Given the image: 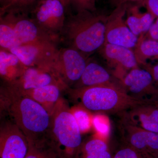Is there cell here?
I'll use <instances>...</instances> for the list:
<instances>
[{"label": "cell", "instance_id": "52a82bcc", "mask_svg": "<svg viewBox=\"0 0 158 158\" xmlns=\"http://www.w3.org/2000/svg\"><path fill=\"white\" fill-rule=\"evenodd\" d=\"M120 85L131 96L151 103L158 102V86L148 71L134 69L119 81Z\"/></svg>", "mask_w": 158, "mask_h": 158}, {"label": "cell", "instance_id": "5bb4252c", "mask_svg": "<svg viewBox=\"0 0 158 158\" xmlns=\"http://www.w3.org/2000/svg\"><path fill=\"white\" fill-rule=\"evenodd\" d=\"M99 51L108 64L115 69V75L120 80L125 75V72L139 68L131 49L105 42Z\"/></svg>", "mask_w": 158, "mask_h": 158}, {"label": "cell", "instance_id": "5b68a950", "mask_svg": "<svg viewBox=\"0 0 158 158\" xmlns=\"http://www.w3.org/2000/svg\"><path fill=\"white\" fill-rule=\"evenodd\" d=\"M67 0H40L31 11V17L46 32L57 40L65 22Z\"/></svg>", "mask_w": 158, "mask_h": 158}, {"label": "cell", "instance_id": "ba28073f", "mask_svg": "<svg viewBox=\"0 0 158 158\" xmlns=\"http://www.w3.org/2000/svg\"><path fill=\"white\" fill-rule=\"evenodd\" d=\"M2 15L11 23L22 44L58 41L37 24L27 14V11H9L0 16Z\"/></svg>", "mask_w": 158, "mask_h": 158}, {"label": "cell", "instance_id": "83f0119b", "mask_svg": "<svg viewBox=\"0 0 158 158\" xmlns=\"http://www.w3.org/2000/svg\"><path fill=\"white\" fill-rule=\"evenodd\" d=\"M110 150L85 152L79 150L75 158H113Z\"/></svg>", "mask_w": 158, "mask_h": 158}, {"label": "cell", "instance_id": "9c48e42d", "mask_svg": "<svg viewBox=\"0 0 158 158\" xmlns=\"http://www.w3.org/2000/svg\"><path fill=\"white\" fill-rule=\"evenodd\" d=\"M128 7V4L118 6L107 16L106 24L105 43L130 49L136 46L138 36L131 31L123 19L127 12Z\"/></svg>", "mask_w": 158, "mask_h": 158}, {"label": "cell", "instance_id": "1f68e13d", "mask_svg": "<svg viewBox=\"0 0 158 158\" xmlns=\"http://www.w3.org/2000/svg\"><path fill=\"white\" fill-rule=\"evenodd\" d=\"M141 0H110V2L115 7H117L118 6L123 5V4H128L131 2H136L138 4Z\"/></svg>", "mask_w": 158, "mask_h": 158}, {"label": "cell", "instance_id": "ffe728a7", "mask_svg": "<svg viewBox=\"0 0 158 158\" xmlns=\"http://www.w3.org/2000/svg\"><path fill=\"white\" fill-rule=\"evenodd\" d=\"M22 45L12 25L3 15L0 16V46L9 50Z\"/></svg>", "mask_w": 158, "mask_h": 158}, {"label": "cell", "instance_id": "44dd1931", "mask_svg": "<svg viewBox=\"0 0 158 158\" xmlns=\"http://www.w3.org/2000/svg\"><path fill=\"white\" fill-rule=\"evenodd\" d=\"M143 106L131 109L125 117L133 123L142 128L158 134V123L150 118L144 111Z\"/></svg>", "mask_w": 158, "mask_h": 158}, {"label": "cell", "instance_id": "cb8c5ba5", "mask_svg": "<svg viewBox=\"0 0 158 158\" xmlns=\"http://www.w3.org/2000/svg\"><path fill=\"white\" fill-rule=\"evenodd\" d=\"M77 123L81 133L87 132L92 126V118L86 110L81 108H77L72 110Z\"/></svg>", "mask_w": 158, "mask_h": 158}, {"label": "cell", "instance_id": "d6a6232c", "mask_svg": "<svg viewBox=\"0 0 158 158\" xmlns=\"http://www.w3.org/2000/svg\"><path fill=\"white\" fill-rule=\"evenodd\" d=\"M152 158H158V152L154 153L152 155Z\"/></svg>", "mask_w": 158, "mask_h": 158}, {"label": "cell", "instance_id": "d6986e66", "mask_svg": "<svg viewBox=\"0 0 158 158\" xmlns=\"http://www.w3.org/2000/svg\"><path fill=\"white\" fill-rule=\"evenodd\" d=\"M144 34L138 37L134 52L138 65H141L147 63V59H158V41L146 39Z\"/></svg>", "mask_w": 158, "mask_h": 158}, {"label": "cell", "instance_id": "f546056e", "mask_svg": "<svg viewBox=\"0 0 158 158\" xmlns=\"http://www.w3.org/2000/svg\"><path fill=\"white\" fill-rule=\"evenodd\" d=\"M144 36L146 39L158 41V18L152 24L148 31L144 34Z\"/></svg>", "mask_w": 158, "mask_h": 158}, {"label": "cell", "instance_id": "277c9868", "mask_svg": "<svg viewBox=\"0 0 158 158\" xmlns=\"http://www.w3.org/2000/svg\"><path fill=\"white\" fill-rule=\"evenodd\" d=\"M81 132L71 110L60 98L52 114L47 141L60 158H75L82 142Z\"/></svg>", "mask_w": 158, "mask_h": 158}, {"label": "cell", "instance_id": "484cf974", "mask_svg": "<svg viewBox=\"0 0 158 158\" xmlns=\"http://www.w3.org/2000/svg\"><path fill=\"white\" fill-rule=\"evenodd\" d=\"M68 5H70L77 12L88 11L96 12L95 0H67Z\"/></svg>", "mask_w": 158, "mask_h": 158}, {"label": "cell", "instance_id": "9a60e30c", "mask_svg": "<svg viewBox=\"0 0 158 158\" xmlns=\"http://www.w3.org/2000/svg\"><path fill=\"white\" fill-rule=\"evenodd\" d=\"M120 85L113 81L108 71L101 65L94 62H88L80 80L74 88L98 85Z\"/></svg>", "mask_w": 158, "mask_h": 158}, {"label": "cell", "instance_id": "603a6c76", "mask_svg": "<svg viewBox=\"0 0 158 158\" xmlns=\"http://www.w3.org/2000/svg\"><path fill=\"white\" fill-rule=\"evenodd\" d=\"M37 0H4L1 3L0 15L9 11H27Z\"/></svg>", "mask_w": 158, "mask_h": 158}, {"label": "cell", "instance_id": "ac0fdd59", "mask_svg": "<svg viewBox=\"0 0 158 158\" xmlns=\"http://www.w3.org/2000/svg\"><path fill=\"white\" fill-rule=\"evenodd\" d=\"M127 18L126 23L136 36L145 34L154 22V17L149 12L141 13L138 6L128 7Z\"/></svg>", "mask_w": 158, "mask_h": 158}, {"label": "cell", "instance_id": "7a4b0ae2", "mask_svg": "<svg viewBox=\"0 0 158 158\" xmlns=\"http://www.w3.org/2000/svg\"><path fill=\"white\" fill-rule=\"evenodd\" d=\"M107 16L88 11L77 12L65 20L62 35L69 47L84 54L99 49L105 42Z\"/></svg>", "mask_w": 158, "mask_h": 158}, {"label": "cell", "instance_id": "7c38bea8", "mask_svg": "<svg viewBox=\"0 0 158 158\" xmlns=\"http://www.w3.org/2000/svg\"><path fill=\"white\" fill-rule=\"evenodd\" d=\"M6 84L20 90H30L49 85H57L65 90L70 88L62 81L53 69L36 67H27L18 79Z\"/></svg>", "mask_w": 158, "mask_h": 158}, {"label": "cell", "instance_id": "2e32d148", "mask_svg": "<svg viewBox=\"0 0 158 158\" xmlns=\"http://www.w3.org/2000/svg\"><path fill=\"white\" fill-rule=\"evenodd\" d=\"M25 65L15 54L4 49H0V75L6 84L18 79L26 68Z\"/></svg>", "mask_w": 158, "mask_h": 158}, {"label": "cell", "instance_id": "3957f363", "mask_svg": "<svg viewBox=\"0 0 158 158\" xmlns=\"http://www.w3.org/2000/svg\"><path fill=\"white\" fill-rule=\"evenodd\" d=\"M86 109L94 112L123 113L151 103L128 94L121 85H98L67 90Z\"/></svg>", "mask_w": 158, "mask_h": 158}, {"label": "cell", "instance_id": "e575fe53", "mask_svg": "<svg viewBox=\"0 0 158 158\" xmlns=\"http://www.w3.org/2000/svg\"><path fill=\"white\" fill-rule=\"evenodd\" d=\"M156 105H157V106H158V102L157 103H156Z\"/></svg>", "mask_w": 158, "mask_h": 158}, {"label": "cell", "instance_id": "f1b7e54d", "mask_svg": "<svg viewBox=\"0 0 158 158\" xmlns=\"http://www.w3.org/2000/svg\"><path fill=\"white\" fill-rule=\"evenodd\" d=\"M138 7L142 6L146 8L155 19L158 18V0H141L137 4Z\"/></svg>", "mask_w": 158, "mask_h": 158}, {"label": "cell", "instance_id": "4dcf8cb0", "mask_svg": "<svg viewBox=\"0 0 158 158\" xmlns=\"http://www.w3.org/2000/svg\"><path fill=\"white\" fill-rule=\"evenodd\" d=\"M142 66L144 69L148 71L151 74L155 83L158 86V64L153 65L147 63Z\"/></svg>", "mask_w": 158, "mask_h": 158}, {"label": "cell", "instance_id": "4fadbf2b", "mask_svg": "<svg viewBox=\"0 0 158 158\" xmlns=\"http://www.w3.org/2000/svg\"><path fill=\"white\" fill-rule=\"evenodd\" d=\"M28 149L27 139L17 125L12 122L9 121L1 126V158H25Z\"/></svg>", "mask_w": 158, "mask_h": 158}, {"label": "cell", "instance_id": "8fae6325", "mask_svg": "<svg viewBox=\"0 0 158 158\" xmlns=\"http://www.w3.org/2000/svg\"><path fill=\"white\" fill-rule=\"evenodd\" d=\"M121 129L125 144L142 154L146 158L158 152V134L149 131L134 124L125 116Z\"/></svg>", "mask_w": 158, "mask_h": 158}, {"label": "cell", "instance_id": "e0dca14e", "mask_svg": "<svg viewBox=\"0 0 158 158\" xmlns=\"http://www.w3.org/2000/svg\"><path fill=\"white\" fill-rule=\"evenodd\" d=\"M62 90H65L57 85H49L21 91L42 106L52 116Z\"/></svg>", "mask_w": 158, "mask_h": 158}, {"label": "cell", "instance_id": "d4e9b609", "mask_svg": "<svg viewBox=\"0 0 158 158\" xmlns=\"http://www.w3.org/2000/svg\"><path fill=\"white\" fill-rule=\"evenodd\" d=\"M92 123L99 137L106 140L110 130V123L108 117L102 114H96L92 117Z\"/></svg>", "mask_w": 158, "mask_h": 158}, {"label": "cell", "instance_id": "4316f807", "mask_svg": "<svg viewBox=\"0 0 158 158\" xmlns=\"http://www.w3.org/2000/svg\"><path fill=\"white\" fill-rule=\"evenodd\" d=\"M113 158H146L142 154L127 144L120 148Z\"/></svg>", "mask_w": 158, "mask_h": 158}, {"label": "cell", "instance_id": "7402d4cb", "mask_svg": "<svg viewBox=\"0 0 158 158\" xmlns=\"http://www.w3.org/2000/svg\"><path fill=\"white\" fill-rule=\"evenodd\" d=\"M25 158H60L56 151L47 140L29 143V149Z\"/></svg>", "mask_w": 158, "mask_h": 158}, {"label": "cell", "instance_id": "6da1fadb", "mask_svg": "<svg viewBox=\"0 0 158 158\" xmlns=\"http://www.w3.org/2000/svg\"><path fill=\"white\" fill-rule=\"evenodd\" d=\"M1 109L8 113L29 143L47 140L52 116L23 91L5 84L1 88Z\"/></svg>", "mask_w": 158, "mask_h": 158}, {"label": "cell", "instance_id": "8992f818", "mask_svg": "<svg viewBox=\"0 0 158 158\" xmlns=\"http://www.w3.org/2000/svg\"><path fill=\"white\" fill-rule=\"evenodd\" d=\"M59 50L56 43L47 41L23 44L8 51L16 55L26 67L53 69Z\"/></svg>", "mask_w": 158, "mask_h": 158}, {"label": "cell", "instance_id": "30bf717a", "mask_svg": "<svg viewBox=\"0 0 158 158\" xmlns=\"http://www.w3.org/2000/svg\"><path fill=\"white\" fill-rule=\"evenodd\" d=\"M84 54L71 47L59 50L53 69L69 88L80 80L87 66Z\"/></svg>", "mask_w": 158, "mask_h": 158}, {"label": "cell", "instance_id": "836d02e7", "mask_svg": "<svg viewBox=\"0 0 158 158\" xmlns=\"http://www.w3.org/2000/svg\"><path fill=\"white\" fill-rule=\"evenodd\" d=\"M3 1H4V0H0V2H1V3L3 2Z\"/></svg>", "mask_w": 158, "mask_h": 158}]
</instances>
